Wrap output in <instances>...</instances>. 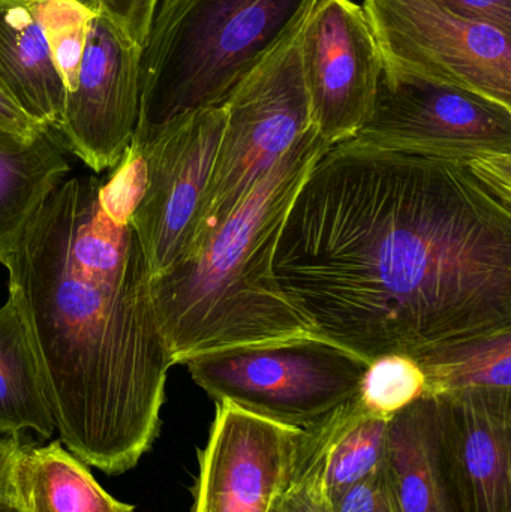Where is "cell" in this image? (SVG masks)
<instances>
[{"label":"cell","instance_id":"cell-1","mask_svg":"<svg viewBox=\"0 0 511 512\" xmlns=\"http://www.w3.org/2000/svg\"><path fill=\"white\" fill-rule=\"evenodd\" d=\"M273 276L318 336L368 364L511 330V158L332 144Z\"/></svg>","mask_w":511,"mask_h":512},{"label":"cell","instance_id":"cell-2","mask_svg":"<svg viewBox=\"0 0 511 512\" xmlns=\"http://www.w3.org/2000/svg\"><path fill=\"white\" fill-rule=\"evenodd\" d=\"M128 218L95 176L63 180L2 261L60 442L108 475L134 469L158 438L174 364Z\"/></svg>","mask_w":511,"mask_h":512},{"label":"cell","instance_id":"cell-3","mask_svg":"<svg viewBox=\"0 0 511 512\" xmlns=\"http://www.w3.org/2000/svg\"><path fill=\"white\" fill-rule=\"evenodd\" d=\"M329 146L312 126L210 236L150 280L174 364L201 352L318 336L279 289L273 254L291 203Z\"/></svg>","mask_w":511,"mask_h":512},{"label":"cell","instance_id":"cell-4","mask_svg":"<svg viewBox=\"0 0 511 512\" xmlns=\"http://www.w3.org/2000/svg\"><path fill=\"white\" fill-rule=\"evenodd\" d=\"M318 0H158L140 54L132 149L174 120L225 107L302 29Z\"/></svg>","mask_w":511,"mask_h":512},{"label":"cell","instance_id":"cell-5","mask_svg":"<svg viewBox=\"0 0 511 512\" xmlns=\"http://www.w3.org/2000/svg\"><path fill=\"white\" fill-rule=\"evenodd\" d=\"M182 364L215 402L302 430L354 399L368 369L320 336L201 352Z\"/></svg>","mask_w":511,"mask_h":512},{"label":"cell","instance_id":"cell-6","mask_svg":"<svg viewBox=\"0 0 511 512\" xmlns=\"http://www.w3.org/2000/svg\"><path fill=\"white\" fill-rule=\"evenodd\" d=\"M225 111L206 206L188 252L210 236L312 128L299 33L249 75Z\"/></svg>","mask_w":511,"mask_h":512},{"label":"cell","instance_id":"cell-7","mask_svg":"<svg viewBox=\"0 0 511 512\" xmlns=\"http://www.w3.org/2000/svg\"><path fill=\"white\" fill-rule=\"evenodd\" d=\"M383 65L511 108V32L432 0H362Z\"/></svg>","mask_w":511,"mask_h":512},{"label":"cell","instance_id":"cell-8","mask_svg":"<svg viewBox=\"0 0 511 512\" xmlns=\"http://www.w3.org/2000/svg\"><path fill=\"white\" fill-rule=\"evenodd\" d=\"M350 140L453 158H511V108L383 65L371 114Z\"/></svg>","mask_w":511,"mask_h":512},{"label":"cell","instance_id":"cell-9","mask_svg":"<svg viewBox=\"0 0 511 512\" xmlns=\"http://www.w3.org/2000/svg\"><path fill=\"white\" fill-rule=\"evenodd\" d=\"M225 107L180 117L162 129L141 156L143 177L128 222L150 277L173 267L194 243L224 131Z\"/></svg>","mask_w":511,"mask_h":512},{"label":"cell","instance_id":"cell-10","mask_svg":"<svg viewBox=\"0 0 511 512\" xmlns=\"http://www.w3.org/2000/svg\"><path fill=\"white\" fill-rule=\"evenodd\" d=\"M311 122L324 141L350 140L374 107L383 57L362 5L318 0L299 32Z\"/></svg>","mask_w":511,"mask_h":512},{"label":"cell","instance_id":"cell-11","mask_svg":"<svg viewBox=\"0 0 511 512\" xmlns=\"http://www.w3.org/2000/svg\"><path fill=\"white\" fill-rule=\"evenodd\" d=\"M140 54L141 45L96 9L56 132L95 173L117 167L131 146L140 107Z\"/></svg>","mask_w":511,"mask_h":512},{"label":"cell","instance_id":"cell-12","mask_svg":"<svg viewBox=\"0 0 511 512\" xmlns=\"http://www.w3.org/2000/svg\"><path fill=\"white\" fill-rule=\"evenodd\" d=\"M302 429L216 402L198 451L191 512H270L287 486Z\"/></svg>","mask_w":511,"mask_h":512},{"label":"cell","instance_id":"cell-13","mask_svg":"<svg viewBox=\"0 0 511 512\" xmlns=\"http://www.w3.org/2000/svg\"><path fill=\"white\" fill-rule=\"evenodd\" d=\"M441 448L461 512H511V390L438 394Z\"/></svg>","mask_w":511,"mask_h":512},{"label":"cell","instance_id":"cell-14","mask_svg":"<svg viewBox=\"0 0 511 512\" xmlns=\"http://www.w3.org/2000/svg\"><path fill=\"white\" fill-rule=\"evenodd\" d=\"M383 466L401 512H461L441 448L434 396L425 394L390 418Z\"/></svg>","mask_w":511,"mask_h":512},{"label":"cell","instance_id":"cell-15","mask_svg":"<svg viewBox=\"0 0 511 512\" xmlns=\"http://www.w3.org/2000/svg\"><path fill=\"white\" fill-rule=\"evenodd\" d=\"M0 90L30 119L57 132L66 89L35 11V0H0Z\"/></svg>","mask_w":511,"mask_h":512},{"label":"cell","instance_id":"cell-16","mask_svg":"<svg viewBox=\"0 0 511 512\" xmlns=\"http://www.w3.org/2000/svg\"><path fill=\"white\" fill-rule=\"evenodd\" d=\"M15 495L26 512H135L105 492L62 442L24 445L15 468Z\"/></svg>","mask_w":511,"mask_h":512},{"label":"cell","instance_id":"cell-17","mask_svg":"<svg viewBox=\"0 0 511 512\" xmlns=\"http://www.w3.org/2000/svg\"><path fill=\"white\" fill-rule=\"evenodd\" d=\"M56 432L47 390L29 330L14 298L0 307V433Z\"/></svg>","mask_w":511,"mask_h":512},{"label":"cell","instance_id":"cell-18","mask_svg":"<svg viewBox=\"0 0 511 512\" xmlns=\"http://www.w3.org/2000/svg\"><path fill=\"white\" fill-rule=\"evenodd\" d=\"M56 132L24 146H0V264L39 207L69 173Z\"/></svg>","mask_w":511,"mask_h":512},{"label":"cell","instance_id":"cell-19","mask_svg":"<svg viewBox=\"0 0 511 512\" xmlns=\"http://www.w3.org/2000/svg\"><path fill=\"white\" fill-rule=\"evenodd\" d=\"M426 379V394L468 388L511 390V330L447 343L413 357Z\"/></svg>","mask_w":511,"mask_h":512},{"label":"cell","instance_id":"cell-20","mask_svg":"<svg viewBox=\"0 0 511 512\" xmlns=\"http://www.w3.org/2000/svg\"><path fill=\"white\" fill-rule=\"evenodd\" d=\"M387 427V418L369 414L360 403L359 411L339 436L327 463L324 490L330 504L380 468L386 451Z\"/></svg>","mask_w":511,"mask_h":512},{"label":"cell","instance_id":"cell-21","mask_svg":"<svg viewBox=\"0 0 511 512\" xmlns=\"http://www.w3.org/2000/svg\"><path fill=\"white\" fill-rule=\"evenodd\" d=\"M35 11L66 93L71 92L96 9L81 0H35Z\"/></svg>","mask_w":511,"mask_h":512},{"label":"cell","instance_id":"cell-22","mask_svg":"<svg viewBox=\"0 0 511 512\" xmlns=\"http://www.w3.org/2000/svg\"><path fill=\"white\" fill-rule=\"evenodd\" d=\"M426 394V379L410 355H384L368 364L359 400L372 415L390 418Z\"/></svg>","mask_w":511,"mask_h":512},{"label":"cell","instance_id":"cell-23","mask_svg":"<svg viewBox=\"0 0 511 512\" xmlns=\"http://www.w3.org/2000/svg\"><path fill=\"white\" fill-rule=\"evenodd\" d=\"M335 512H401L383 463L332 504Z\"/></svg>","mask_w":511,"mask_h":512},{"label":"cell","instance_id":"cell-24","mask_svg":"<svg viewBox=\"0 0 511 512\" xmlns=\"http://www.w3.org/2000/svg\"><path fill=\"white\" fill-rule=\"evenodd\" d=\"M156 2L158 0H96V5L143 45Z\"/></svg>","mask_w":511,"mask_h":512},{"label":"cell","instance_id":"cell-25","mask_svg":"<svg viewBox=\"0 0 511 512\" xmlns=\"http://www.w3.org/2000/svg\"><path fill=\"white\" fill-rule=\"evenodd\" d=\"M48 129L30 119L0 90V146L33 143Z\"/></svg>","mask_w":511,"mask_h":512},{"label":"cell","instance_id":"cell-26","mask_svg":"<svg viewBox=\"0 0 511 512\" xmlns=\"http://www.w3.org/2000/svg\"><path fill=\"white\" fill-rule=\"evenodd\" d=\"M449 11L511 32V0H432Z\"/></svg>","mask_w":511,"mask_h":512},{"label":"cell","instance_id":"cell-27","mask_svg":"<svg viewBox=\"0 0 511 512\" xmlns=\"http://www.w3.org/2000/svg\"><path fill=\"white\" fill-rule=\"evenodd\" d=\"M270 512H335L320 490L287 483Z\"/></svg>","mask_w":511,"mask_h":512},{"label":"cell","instance_id":"cell-28","mask_svg":"<svg viewBox=\"0 0 511 512\" xmlns=\"http://www.w3.org/2000/svg\"><path fill=\"white\" fill-rule=\"evenodd\" d=\"M23 447L21 436L0 433V496L15 493V468Z\"/></svg>","mask_w":511,"mask_h":512},{"label":"cell","instance_id":"cell-29","mask_svg":"<svg viewBox=\"0 0 511 512\" xmlns=\"http://www.w3.org/2000/svg\"><path fill=\"white\" fill-rule=\"evenodd\" d=\"M0 512H26L18 501L17 495L0 496Z\"/></svg>","mask_w":511,"mask_h":512},{"label":"cell","instance_id":"cell-30","mask_svg":"<svg viewBox=\"0 0 511 512\" xmlns=\"http://www.w3.org/2000/svg\"><path fill=\"white\" fill-rule=\"evenodd\" d=\"M81 2L87 3V5L92 6V8L98 9V5H96V0H81Z\"/></svg>","mask_w":511,"mask_h":512}]
</instances>
